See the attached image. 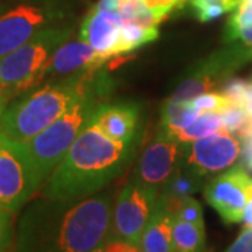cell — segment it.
<instances>
[{
	"mask_svg": "<svg viewBox=\"0 0 252 252\" xmlns=\"http://www.w3.org/2000/svg\"><path fill=\"white\" fill-rule=\"evenodd\" d=\"M115 190L76 200L41 196L23 207L16 252H86L108 243Z\"/></svg>",
	"mask_w": 252,
	"mask_h": 252,
	"instance_id": "6da1fadb",
	"label": "cell"
},
{
	"mask_svg": "<svg viewBox=\"0 0 252 252\" xmlns=\"http://www.w3.org/2000/svg\"><path fill=\"white\" fill-rule=\"evenodd\" d=\"M139 142L114 140L91 122L48 178L41 196L76 200L98 193L129 167Z\"/></svg>",
	"mask_w": 252,
	"mask_h": 252,
	"instance_id": "7a4b0ae2",
	"label": "cell"
},
{
	"mask_svg": "<svg viewBox=\"0 0 252 252\" xmlns=\"http://www.w3.org/2000/svg\"><path fill=\"white\" fill-rule=\"evenodd\" d=\"M99 70L93 76L86 94L77 99L62 117L35 137L18 142L41 189L56 167L62 162L81 130L90 125L97 111L105 104V98L111 91V80L107 73Z\"/></svg>",
	"mask_w": 252,
	"mask_h": 252,
	"instance_id": "3957f363",
	"label": "cell"
},
{
	"mask_svg": "<svg viewBox=\"0 0 252 252\" xmlns=\"http://www.w3.org/2000/svg\"><path fill=\"white\" fill-rule=\"evenodd\" d=\"M95 72L74 73L64 80L23 94L0 117V135L16 142L35 137L86 94Z\"/></svg>",
	"mask_w": 252,
	"mask_h": 252,
	"instance_id": "277c9868",
	"label": "cell"
},
{
	"mask_svg": "<svg viewBox=\"0 0 252 252\" xmlns=\"http://www.w3.org/2000/svg\"><path fill=\"white\" fill-rule=\"evenodd\" d=\"M67 28H42L24 45L0 59V90L10 97L21 94L44 80L55 51L70 38Z\"/></svg>",
	"mask_w": 252,
	"mask_h": 252,
	"instance_id": "5b68a950",
	"label": "cell"
},
{
	"mask_svg": "<svg viewBox=\"0 0 252 252\" xmlns=\"http://www.w3.org/2000/svg\"><path fill=\"white\" fill-rule=\"evenodd\" d=\"M158 195L160 190L135 180L126 184L115 198L109 240L139 247L144 228L153 216Z\"/></svg>",
	"mask_w": 252,
	"mask_h": 252,
	"instance_id": "8992f818",
	"label": "cell"
},
{
	"mask_svg": "<svg viewBox=\"0 0 252 252\" xmlns=\"http://www.w3.org/2000/svg\"><path fill=\"white\" fill-rule=\"evenodd\" d=\"M41 188L20 144L0 135V207L17 215Z\"/></svg>",
	"mask_w": 252,
	"mask_h": 252,
	"instance_id": "52a82bcc",
	"label": "cell"
},
{
	"mask_svg": "<svg viewBox=\"0 0 252 252\" xmlns=\"http://www.w3.org/2000/svg\"><path fill=\"white\" fill-rule=\"evenodd\" d=\"M241 142L235 136L219 130L216 133L182 143V167L200 177H207L231 167L241 156Z\"/></svg>",
	"mask_w": 252,
	"mask_h": 252,
	"instance_id": "ba28073f",
	"label": "cell"
},
{
	"mask_svg": "<svg viewBox=\"0 0 252 252\" xmlns=\"http://www.w3.org/2000/svg\"><path fill=\"white\" fill-rule=\"evenodd\" d=\"M250 58H252L251 51L241 45L212 55L209 59L188 69L187 77L168 99L192 101L200 94L212 91L228 73L233 72L238 64Z\"/></svg>",
	"mask_w": 252,
	"mask_h": 252,
	"instance_id": "9c48e42d",
	"label": "cell"
},
{
	"mask_svg": "<svg viewBox=\"0 0 252 252\" xmlns=\"http://www.w3.org/2000/svg\"><path fill=\"white\" fill-rule=\"evenodd\" d=\"M203 195L223 221L228 224L240 223L244 209L252 199V177L243 165L231 167L209 181Z\"/></svg>",
	"mask_w": 252,
	"mask_h": 252,
	"instance_id": "30bf717a",
	"label": "cell"
},
{
	"mask_svg": "<svg viewBox=\"0 0 252 252\" xmlns=\"http://www.w3.org/2000/svg\"><path fill=\"white\" fill-rule=\"evenodd\" d=\"M182 157V143L160 129V133L144 150L137 162L133 180L160 190L178 170Z\"/></svg>",
	"mask_w": 252,
	"mask_h": 252,
	"instance_id": "8fae6325",
	"label": "cell"
},
{
	"mask_svg": "<svg viewBox=\"0 0 252 252\" xmlns=\"http://www.w3.org/2000/svg\"><path fill=\"white\" fill-rule=\"evenodd\" d=\"M48 21V11L34 4H20L0 14V59L24 45Z\"/></svg>",
	"mask_w": 252,
	"mask_h": 252,
	"instance_id": "7c38bea8",
	"label": "cell"
},
{
	"mask_svg": "<svg viewBox=\"0 0 252 252\" xmlns=\"http://www.w3.org/2000/svg\"><path fill=\"white\" fill-rule=\"evenodd\" d=\"M108 59L99 55L83 39L66 41L59 46L46 66L45 77L70 76L79 72H94L102 67Z\"/></svg>",
	"mask_w": 252,
	"mask_h": 252,
	"instance_id": "4fadbf2b",
	"label": "cell"
},
{
	"mask_svg": "<svg viewBox=\"0 0 252 252\" xmlns=\"http://www.w3.org/2000/svg\"><path fill=\"white\" fill-rule=\"evenodd\" d=\"M93 124L114 140L133 142L140 139V107L133 101L104 104Z\"/></svg>",
	"mask_w": 252,
	"mask_h": 252,
	"instance_id": "5bb4252c",
	"label": "cell"
},
{
	"mask_svg": "<svg viewBox=\"0 0 252 252\" xmlns=\"http://www.w3.org/2000/svg\"><path fill=\"white\" fill-rule=\"evenodd\" d=\"M121 27L122 18L118 11L93 7L81 24L80 38L90 44L99 55L111 59L118 56L117 49Z\"/></svg>",
	"mask_w": 252,
	"mask_h": 252,
	"instance_id": "9a60e30c",
	"label": "cell"
},
{
	"mask_svg": "<svg viewBox=\"0 0 252 252\" xmlns=\"http://www.w3.org/2000/svg\"><path fill=\"white\" fill-rule=\"evenodd\" d=\"M139 248L143 252H175L172 243V216L160 199L149 224L146 225Z\"/></svg>",
	"mask_w": 252,
	"mask_h": 252,
	"instance_id": "2e32d148",
	"label": "cell"
},
{
	"mask_svg": "<svg viewBox=\"0 0 252 252\" xmlns=\"http://www.w3.org/2000/svg\"><path fill=\"white\" fill-rule=\"evenodd\" d=\"M172 243L175 252H206L205 225L172 217Z\"/></svg>",
	"mask_w": 252,
	"mask_h": 252,
	"instance_id": "e0dca14e",
	"label": "cell"
},
{
	"mask_svg": "<svg viewBox=\"0 0 252 252\" xmlns=\"http://www.w3.org/2000/svg\"><path fill=\"white\" fill-rule=\"evenodd\" d=\"M198 117L199 111L192 105V101L168 99L162 107L161 130L175 135L177 132L192 125Z\"/></svg>",
	"mask_w": 252,
	"mask_h": 252,
	"instance_id": "ac0fdd59",
	"label": "cell"
},
{
	"mask_svg": "<svg viewBox=\"0 0 252 252\" xmlns=\"http://www.w3.org/2000/svg\"><path fill=\"white\" fill-rule=\"evenodd\" d=\"M225 39L228 42H241V46L252 52V3L241 1L233 10L228 20Z\"/></svg>",
	"mask_w": 252,
	"mask_h": 252,
	"instance_id": "d6986e66",
	"label": "cell"
},
{
	"mask_svg": "<svg viewBox=\"0 0 252 252\" xmlns=\"http://www.w3.org/2000/svg\"><path fill=\"white\" fill-rule=\"evenodd\" d=\"M119 16L122 21L135 23L143 27H157L168 13L147 6L144 0H122L119 6Z\"/></svg>",
	"mask_w": 252,
	"mask_h": 252,
	"instance_id": "ffe728a7",
	"label": "cell"
},
{
	"mask_svg": "<svg viewBox=\"0 0 252 252\" xmlns=\"http://www.w3.org/2000/svg\"><path fill=\"white\" fill-rule=\"evenodd\" d=\"M157 38H158L157 27H143V26H139L135 23L122 21L117 54L122 55L130 52L139 46L153 42Z\"/></svg>",
	"mask_w": 252,
	"mask_h": 252,
	"instance_id": "44dd1931",
	"label": "cell"
},
{
	"mask_svg": "<svg viewBox=\"0 0 252 252\" xmlns=\"http://www.w3.org/2000/svg\"><path fill=\"white\" fill-rule=\"evenodd\" d=\"M219 130H223L221 117L217 112H203L199 115L198 119L188 127L182 129L172 135L180 143H189L196 139L205 137V136L216 133Z\"/></svg>",
	"mask_w": 252,
	"mask_h": 252,
	"instance_id": "7402d4cb",
	"label": "cell"
},
{
	"mask_svg": "<svg viewBox=\"0 0 252 252\" xmlns=\"http://www.w3.org/2000/svg\"><path fill=\"white\" fill-rule=\"evenodd\" d=\"M223 130L230 135H237L244 137L251 135L252 118L247 114L243 105L231 102L227 108L220 114Z\"/></svg>",
	"mask_w": 252,
	"mask_h": 252,
	"instance_id": "603a6c76",
	"label": "cell"
},
{
	"mask_svg": "<svg viewBox=\"0 0 252 252\" xmlns=\"http://www.w3.org/2000/svg\"><path fill=\"white\" fill-rule=\"evenodd\" d=\"M193 13L202 23H209L223 16L227 11H233L240 0H188Z\"/></svg>",
	"mask_w": 252,
	"mask_h": 252,
	"instance_id": "cb8c5ba5",
	"label": "cell"
},
{
	"mask_svg": "<svg viewBox=\"0 0 252 252\" xmlns=\"http://www.w3.org/2000/svg\"><path fill=\"white\" fill-rule=\"evenodd\" d=\"M231 104V101L227 98L223 94H217V93H203L198 97L192 99V105L198 109L199 112H217L221 114L228 105Z\"/></svg>",
	"mask_w": 252,
	"mask_h": 252,
	"instance_id": "d4e9b609",
	"label": "cell"
},
{
	"mask_svg": "<svg viewBox=\"0 0 252 252\" xmlns=\"http://www.w3.org/2000/svg\"><path fill=\"white\" fill-rule=\"evenodd\" d=\"M172 217H177L182 221L192 223V224L205 225L203 224V209H202V205L192 196L185 198L181 202L180 206L177 207V210H175Z\"/></svg>",
	"mask_w": 252,
	"mask_h": 252,
	"instance_id": "484cf974",
	"label": "cell"
},
{
	"mask_svg": "<svg viewBox=\"0 0 252 252\" xmlns=\"http://www.w3.org/2000/svg\"><path fill=\"white\" fill-rule=\"evenodd\" d=\"M16 247L14 215L0 207V251H7Z\"/></svg>",
	"mask_w": 252,
	"mask_h": 252,
	"instance_id": "4316f807",
	"label": "cell"
},
{
	"mask_svg": "<svg viewBox=\"0 0 252 252\" xmlns=\"http://www.w3.org/2000/svg\"><path fill=\"white\" fill-rule=\"evenodd\" d=\"M250 87V83L241 79H233V80L223 81V87H221V94L225 95L234 104L243 105L247 91Z\"/></svg>",
	"mask_w": 252,
	"mask_h": 252,
	"instance_id": "83f0119b",
	"label": "cell"
},
{
	"mask_svg": "<svg viewBox=\"0 0 252 252\" xmlns=\"http://www.w3.org/2000/svg\"><path fill=\"white\" fill-rule=\"evenodd\" d=\"M225 252H252V227H244L237 240Z\"/></svg>",
	"mask_w": 252,
	"mask_h": 252,
	"instance_id": "f1b7e54d",
	"label": "cell"
},
{
	"mask_svg": "<svg viewBox=\"0 0 252 252\" xmlns=\"http://www.w3.org/2000/svg\"><path fill=\"white\" fill-rule=\"evenodd\" d=\"M104 252H143L139 247H135L132 244L124 243V241H115V240H109L105 244V250Z\"/></svg>",
	"mask_w": 252,
	"mask_h": 252,
	"instance_id": "f546056e",
	"label": "cell"
},
{
	"mask_svg": "<svg viewBox=\"0 0 252 252\" xmlns=\"http://www.w3.org/2000/svg\"><path fill=\"white\" fill-rule=\"evenodd\" d=\"M122 0H99L98 3L94 6L98 10H108V11H119Z\"/></svg>",
	"mask_w": 252,
	"mask_h": 252,
	"instance_id": "4dcf8cb0",
	"label": "cell"
},
{
	"mask_svg": "<svg viewBox=\"0 0 252 252\" xmlns=\"http://www.w3.org/2000/svg\"><path fill=\"white\" fill-rule=\"evenodd\" d=\"M243 221L245 227H252V199L248 200L247 206L244 209V215H243Z\"/></svg>",
	"mask_w": 252,
	"mask_h": 252,
	"instance_id": "1f68e13d",
	"label": "cell"
},
{
	"mask_svg": "<svg viewBox=\"0 0 252 252\" xmlns=\"http://www.w3.org/2000/svg\"><path fill=\"white\" fill-rule=\"evenodd\" d=\"M243 107L247 111V114L252 118V83H250V87H248L247 95H245V99H244Z\"/></svg>",
	"mask_w": 252,
	"mask_h": 252,
	"instance_id": "d6a6232c",
	"label": "cell"
},
{
	"mask_svg": "<svg viewBox=\"0 0 252 252\" xmlns=\"http://www.w3.org/2000/svg\"><path fill=\"white\" fill-rule=\"evenodd\" d=\"M10 98H11V97H10L9 94H6L4 91L0 90V117L3 115L4 109L7 107V104H9Z\"/></svg>",
	"mask_w": 252,
	"mask_h": 252,
	"instance_id": "836d02e7",
	"label": "cell"
},
{
	"mask_svg": "<svg viewBox=\"0 0 252 252\" xmlns=\"http://www.w3.org/2000/svg\"><path fill=\"white\" fill-rule=\"evenodd\" d=\"M105 250V244L104 245H99L97 248H94V250H90V251H86V252H104Z\"/></svg>",
	"mask_w": 252,
	"mask_h": 252,
	"instance_id": "e575fe53",
	"label": "cell"
},
{
	"mask_svg": "<svg viewBox=\"0 0 252 252\" xmlns=\"http://www.w3.org/2000/svg\"><path fill=\"white\" fill-rule=\"evenodd\" d=\"M0 252H16V247H14V248H11V250H7V251H0Z\"/></svg>",
	"mask_w": 252,
	"mask_h": 252,
	"instance_id": "d590c367",
	"label": "cell"
},
{
	"mask_svg": "<svg viewBox=\"0 0 252 252\" xmlns=\"http://www.w3.org/2000/svg\"><path fill=\"white\" fill-rule=\"evenodd\" d=\"M241 1H251L252 3V0H240V3H241Z\"/></svg>",
	"mask_w": 252,
	"mask_h": 252,
	"instance_id": "8d00e7d4",
	"label": "cell"
},
{
	"mask_svg": "<svg viewBox=\"0 0 252 252\" xmlns=\"http://www.w3.org/2000/svg\"><path fill=\"white\" fill-rule=\"evenodd\" d=\"M251 135H252V127H251Z\"/></svg>",
	"mask_w": 252,
	"mask_h": 252,
	"instance_id": "74e56055",
	"label": "cell"
},
{
	"mask_svg": "<svg viewBox=\"0 0 252 252\" xmlns=\"http://www.w3.org/2000/svg\"><path fill=\"white\" fill-rule=\"evenodd\" d=\"M0 9H1V7H0Z\"/></svg>",
	"mask_w": 252,
	"mask_h": 252,
	"instance_id": "f35d334b",
	"label": "cell"
}]
</instances>
